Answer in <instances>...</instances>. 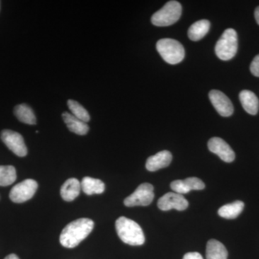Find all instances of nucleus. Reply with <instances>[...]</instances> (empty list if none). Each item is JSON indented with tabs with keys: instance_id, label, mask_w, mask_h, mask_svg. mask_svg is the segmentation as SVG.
<instances>
[{
	"instance_id": "obj_12",
	"label": "nucleus",
	"mask_w": 259,
	"mask_h": 259,
	"mask_svg": "<svg viewBox=\"0 0 259 259\" xmlns=\"http://www.w3.org/2000/svg\"><path fill=\"white\" fill-rule=\"evenodd\" d=\"M205 185L200 179L190 177L184 180H175L171 183V189L175 193L187 194L192 190H202Z\"/></svg>"
},
{
	"instance_id": "obj_17",
	"label": "nucleus",
	"mask_w": 259,
	"mask_h": 259,
	"mask_svg": "<svg viewBox=\"0 0 259 259\" xmlns=\"http://www.w3.org/2000/svg\"><path fill=\"white\" fill-rule=\"evenodd\" d=\"M228 250L225 245L215 239H211L207 242L206 248L207 259H227Z\"/></svg>"
},
{
	"instance_id": "obj_27",
	"label": "nucleus",
	"mask_w": 259,
	"mask_h": 259,
	"mask_svg": "<svg viewBox=\"0 0 259 259\" xmlns=\"http://www.w3.org/2000/svg\"><path fill=\"white\" fill-rule=\"evenodd\" d=\"M4 259H20L18 258V255L15 254H10L8 256L5 257Z\"/></svg>"
},
{
	"instance_id": "obj_20",
	"label": "nucleus",
	"mask_w": 259,
	"mask_h": 259,
	"mask_svg": "<svg viewBox=\"0 0 259 259\" xmlns=\"http://www.w3.org/2000/svg\"><path fill=\"white\" fill-rule=\"evenodd\" d=\"M14 114L20 122L28 125L36 124V117L31 107L26 104L17 105L14 109Z\"/></svg>"
},
{
	"instance_id": "obj_23",
	"label": "nucleus",
	"mask_w": 259,
	"mask_h": 259,
	"mask_svg": "<svg viewBox=\"0 0 259 259\" xmlns=\"http://www.w3.org/2000/svg\"><path fill=\"white\" fill-rule=\"evenodd\" d=\"M67 104L70 111L75 117L86 123L90 120V114L82 105H80L79 102L75 101V100H68Z\"/></svg>"
},
{
	"instance_id": "obj_26",
	"label": "nucleus",
	"mask_w": 259,
	"mask_h": 259,
	"mask_svg": "<svg viewBox=\"0 0 259 259\" xmlns=\"http://www.w3.org/2000/svg\"><path fill=\"white\" fill-rule=\"evenodd\" d=\"M254 16L257 23L259 25V6L255 10Z\"/></svg>"
},
{
	"instance_id": "obj_22",
	"label": "nucleus",
	"mask_w": 259,
	"mask_h": 259,
	"mask_svg": "<svg viewBox=\"0 0 259 259\" xmlns=\"http://www.w3.org/2000/svg\"><path fill=\"white\" fill-rule=\"evenodd\" d=\"M16 179V170L14 166H0V186L7 187L11 185Z\"/></svg>"
},
{
	"instance_id": "obj_21",
	"label": "nucleus",
	"mask_w": 259,
	"mask_h": 259,
	"mask_svg": "<svg viewBox=\"0 0 259 259\" xmlns=\"http://www.w3.org/2000/svg\"><path fill=\"white\" fill-rule=\"evenodd\" d=\"M244 208V203L242 201H236L232 203L223 205L218 210L221 217L226 219H235L239 215Z\"/></svg>"
},
{
	"instance_id": "obj_25",
	"label": "nucleus",
	"mask_w": 259,
	"mask_h": 259,
	"mask_svg": "<svg viewBox=\"0 0 259 259\" xmlns=\"http://www.w3.org/2000/svg\"><path fill=\"white\" fill-rule=\"evenodd\" d=\"M183 259H203L202 255L197 252H190L184 255Z\"/></svg>"
},
{
	"instance_id": "obj_3",
	"label": "nucleus",
	"mask_w": 259,
	"mask_h": 259,
	"mask_svg": "<svg viewBox=\"0 0 259 259\" xmlns=\"http://www.w3.org/2000/svg\"><path fill=\"white\" fill-rule=\"evenodd\" d=\"M156 49L163 60L168 64H177L185 59V48L175 39H161L156 44Z\"/></svg>"
},
{
	"instance_id": "obj_11",
	"label": "nucleus",
	"mask_w": 259,
	"mask_h": 259,
	"mask_svg": "<svg viewBox=\"0 0 259 259\" xmlns=\"http://www.w3.org/2000/svg\"><path fill=\"white\" fill-rule=\"evenodd\" d=\"M207 146L209 151L218 155L223 161L231 163L236 158V154L231 146L221 138L213 137L209 139Z\"/></svg>"
},
{
	"instance_id": "obj_4",
	"label": "nucleus",
	"mask_w": 259,
	"mask_h": 259,
	"mask_svg": "<svg viewBox=\"0 0 259 259\" xmlns=\"http://www.w3.org/2000/svg\"><path fill=\"white\" fill-rule=\"evenodd\" d=\"M238 51V35L234 29L225 30L216 44L215 54L223 61L231 60Z\"/></svg>"
},
{
	"instance_id": "obj_2",
	"label": "nucleus",
	"mask_w": 259,
	"mask_h": 259,
	"mask_svg": "<svg viewBox=\"0 0 259 259\" xmlns=\"http://www.w3.org/2000/svg\"><path fill=\"white\" fill-rule=\"evenodd\" d=\"M115 229L121 241L126 244L141 245L145 243L142 228L137 223L125 217H120L116 221Z\"/></svg>"
},
{
	"instance_id": "obj_18",
	"label": "nucleus",
	"mask_w": 259,
	"mask_h": 259,
	"mask_svg": "<svg viewBox=\"0 0 259 259\" xmlns=\"http://www.w3.org/2000/svg\"><path fill=\"white\" fill-rule=\"evenodd\" d=\"M81 187L83 192L88 195L100 194L103 193L105 190V185L102 181L89 177H83Z\"/></svg>"
},
{
	"instance_id": "obj_5",
	"label": "nucleus",
	"mask_w": 259,
	"mask_h": 259,
	"mask_svg": "<svg viewBox=\"0 0 259 259\" xmlns=\"http://www.w3.org/2000/svg\"><path fill=\"white\" fill-rule=\"evenodd\" d=\"M182 8L180 3L169 1L161 9L151 17V23L158 27L169 26L178 21L182 15Z\"/></svg>"
},
{
	"instance_id": "obj_15",
	"label": "nucleus",
	"mask_w": 259,
	"mask_h": 259,
	"mask_svg": "<svg viewBox=\"0 0 259 259\" xmlns=\"http://www.w3.org/2000/svg\"><path fill=\"white\" fill-rule=\"evenodd\" d=\"M240 101L243 109L252 115H256L258 112L259 100L258 97L250 90H243L239 95Z\"/></svg>"
},
{
	"instance_id": "obj_8",
	"label": "nucleus",
	"mask_w": 259,
	"mask_h": 259,
	"mask_svg": "<svg viewBox=\"0 0 259 259\" xmlns=\"http://www.w3.org/2000/svg\"><path fill=\"white\" fill-rule=\"evenodd\" d=\"M1 139L10 151L20 157L28 154V148L25 144L23 136L11 130H3L1 133Z\"/></svg>"
},
{
	"instance_id": "obj_1",
	"label": "nucleus",
	"mask_w": 259,
	"mask_h": 259,
	"mask_svg": "<svg viewBox=\"0 0 259 259\" xmlns=\"http://www.w3.org/2000/svg\"><path fill=\"white\" fill-rule=\"evenodd\" d=\"M94 226L93 221L89 218H80L70 223L61 232V244L65 248H75L90 234Z\"/></svg>"
},
{
	"instance_id": "obj_13",
	"label": "nucleus",
	"mask_w": 259,
	"mask_h": 259,
	"mask_svg": "<svg viewBox=\"0 0 259 259\" xmlns=\"http://www.w3.org/2000/svg\"><path fill=\"white\" fill-rule=\"evenodd\" d=\"M172 161V155L168 151H162L156 155L150 156L146 161V167L148 171H156L169 166Z\"/></svg>"
},
{
	"instance_id": "obj_10",
	"label": "nucleus",
	"mask_w": 259,
	"mask_h": 259,
	"mask_svg": "<svg viewBox=\"0 0 259 259\" xmlns=\"http://www.w3.org/2000/svg\"><path fill=\"white\" fill-rule=\"evenodd\" d=\"M209 98L213 107L218 113L223 117H229L233 115L234 107L228 97L219 90H211L209 93Z\"/></svg>"
},
{
	"instance_id": "obj_19",
	"label": "nucleus",
	"mask_w": 259,
	"mask_h": 259,
	"mask_svg": "<svg viewBox=\"0 0 259 259\" xmlns=\"http://www.w3.org/2000/svg\"><path fill=\"white\" fill-rule=\"evenodd\" d=\"M210 27L207 20H201L191 25L188 30V36L193 41H198L207 35Z\"/></svg>"
},
{
	"instance_id": "obj_7",
	"label": "nucleus",
	"mask_w": 259,
	"mask_h": 259,
	"mask_svg": "<svg viewBox=\"0 0 259 259\" xmlns=\"http://www.w3.org/2000/svg\"><path fill=\"white\" fill-rule=\"evenodd\" d=\"M37 183L33 180H25L12 188L10 198L15 203H23L33 197L36 192Z\"/></svg>"
},
{
	"instance_id": "obj_24",
	"label": "nucleus",
	"mask_w": 259,
	"mask_h": 259,
	"mask_svg": "<svg viewBox=\"0 0 259 259\" xmlns=\"http://www.w3.org/2000/svg\"><path fill=\"white\" fill-rule=\"evenodd\" d=\"M250 70L253 76L259 77V54L255 56L250 66Z\"/></svg>"
},
{
	"instance_id": "obj_6",
	"label": "nucleus",
	"mask_w": 259,
	"mask_h": 259,
	"mask_svg": "<svg viewBox=\"0 0 259 259\" xmlns=\"http://www.w3.org/2000/svg\"><path fill=\"white\" fill-rule=\"evenodd\" d=\"M154 188L149 183L141 184L138 187L134 193L131 194L124 200V204L127 207L136 206H148L154 199Z\"/></svg>"
},
{
	"instance_id": "obj_16",
	"label": "nucleus",
	"mask_w": 259,
	"mask_h": 259,
	"mask_svg": "<svg viewBox=\"0 0 259 259\" xmlns=\"http://www.w3.org/2000/svg\"><path fill=\"white\" fill-rule=\"evenodd\" d=\"M81 189V183L79 180L75 178L69 179L61 187V197L66 202H71L79 195Z\"/></svg>"
},
{
	"instance_id": "obj_14",
	"label": "nucleus",
	"mask_w": 259,
	"mask_h": 259,
	"mask_svg": "<svg viewBox=\"0 0 259 259\" xmlns=\"http://www.w3.org/2000/svg\"><path fill=\"white\" fill-rule=\"evenodd\" d=\"M63 120L71 132L84 136L89 132L90 127L86 122H83L69 112H65L62 114Z\"/></svg>"
},
{
	"instance_id": "obj_9",
	"label": "nucleus",
	"mask_w": 259,
	"mask_h": 259,
	"mask_svg": "<svg viewBox=\"0 0 259 259\" xmlns=\"http://www.w3.org/2000/svg\"><path fill=\"white\" fill-rule=\"evenodd\" d=\"M189 202L182 194L175 192H168L158 199V207L162 211L175 209L179 211L185 210L188 207Z\"/></svg>"
}]
</instances>
